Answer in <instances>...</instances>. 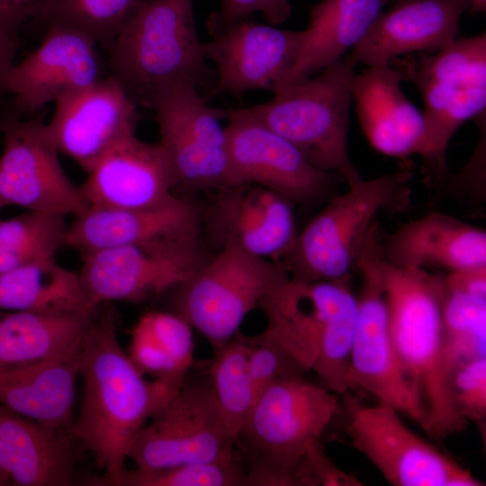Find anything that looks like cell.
I'll return each instance as SVG.
<instances>
[{
  "label": "cell",
  "instance_id": "1",
  "mask_svg": "<svg viewBox=\"0 0 486 486\" xmlns=\"http://www.w3.org/2000/svg\"><path fill=\"white\" fill-rule=\"evenodd\" d=\"M106 304L98 314L93 311L85 334L82 404L68 432L104 472L103 482L118 486L137 435L183 384L148 380L140 373L120 345L115 313Z\"/></svg>",
  "mask_w": 486,
  "mask_h": 486
},
{
  "label": "cell",
  "instance_id": "37",
  "mask_svg": "<svg viewBox=\"0 0 486 486\" xmlns=\"http://www.w3.org/2000/svg\"><path fill=\"white\" fill-rule=\"evenodd\" d=\"M118 486H248L236 444L219 458L158 470H125Z\"/></svg>",
  "mask_w": 486,
  "mask_h": 486
},
{
  "label": "cell",
  "instance_id": "47",
  "mask_svg": "<svg viewBox=\"0 0 486 486\" xmlns=\"http://www.w3.org/2000/svg\"><path fill=\"white\" fill-rule=\"evenodd\" d=\"M2 208H4V206H3V203H2V201H1V197H0V210H1Z\"/></svg>",
  "mask_w": 486,
  "mask_h": 486
},
{
  "label": "cell",
  "instance_id": "22",
  "mask_svg": "<svg viewBox=\"0 0 486 486\" xmlns=\"http://www.w3.org/2000/svg\"><path fill=\"white\" fill-rule=\"evenodd\" d=\"M382 250L394 266L449 273L486 265V232L447 213L430 212L382 238Z\"/></svg>",
  "mask_w": 486,
  "mask_h": 486
},
{
  "label": "cell",
  "instance_id": "14",
  "mask_svg": "<svg viewBox=\"0 0 486 486\" xmlns=\"http://www.w3.org/2000/svg\"><path fill=\"white\" fill-rule=\"evenodd\" d=\"M43 122L0 112L3 150L0 197L3 206L15 205L41 213L78 215L88 205L62 167L59 152L47 138Z\"/></svg>",
  "mask_w": 486,
  "mask_h": 486
},
{
  "label": "cell",
  "instance_id": "45",
  "mask_svg": "<svg viewBox=\"0 0 486 486\" xmlns=\"http://www.w3.org/2000/svg\"><path fill=\"white\" fill-rule=\"evenodd\" d=\"M12 485L7 474L0 468V486Z\"/></svg>",
  "mask_w": 486,
  "mask_h": 486
},
{
  "label": "cell",
  "instance_id": "3",
  "mask_svg": "<svg viewBox=\"0 0 486 486\" xmlns=\"http://www.w3.org/2000/svg\"><path fill=\"white\" fill-rule=\"evenodd\" d=\"M349 276L328 281L288 279L260 304L265 331L305 371L338 395L346 376L356 325V295Z\"/></svg>",
  "mask_w": 486,
  "mask_h": 486
},
{
  "label": "cell",
  "instance_id": "15",
  "mask_svg": "<svg viewBox=\"0 0 486 486\" xmlns=\"http://www.w3.org/2000/svg\"><path fill=\"white\" fill-rule=\"evenodd\" d=\"M40 44L11 67L4 95L11 96L6 113L22 118L46 104L79 91L102 76L97 44L83 32L49 25Z\"/></svg>",
  "mask_w": 486,
  "mask_h": 486
},
{
  "label": "cell",
  "instance_id": "24",
  "mask_svg": "<svg viewBox=\"0 0 486 486\" xmlns=\"http://www.w3.org/2000/svg\"><path fill=\"white\" fill-rule=\"evenodd\" d=\"M76 463V440L0 403V468L12 485H70Z\"/></svg>",
  "mask_w": 486,
  "mask_h": 486
},
{
  "label": "cell",
  "instance_id": "33",
  "mask_svg": "<svg viewBox=\"0 0 486 486\" xmlns=\"http://www.w3.org/2000/svg\"><path fill=\"white\" fill-rule=\"evenodd\" d=\"M62 215L27 212L0 220V274L32 263L54 259L65 246Z\"/></svg>",
  "mask_w": 486,
  "mask_h": 486
},
{
  "label": "cell",
  "instance_id": "26",
  "mask_svg": "<svg viewBox=\"0 0 486 486\" xmlns=\"http://www.w3.org/2000/svg\"><path fill=\"white\" fill-rule=\"evenodd\" d=\"M392 0H323L309 12L296 61L274 88L322 70L365 36Z\"/></svg>",
  "mask_w": 486,
  "mask_h": 486
},
{
  "label": "cell",
  "instance_id": "43",
  "mask_svg": "<svg viewBox=\"0 0 486 486\" xmlns=\"http://www.w3.org/2000/svg\"><path fill=\"white\" fill-rule=\"evenodd\" d=\"M17 38L0 30V100L4 95L6 76L14 65Z\"/></svg>",
  "mask_w": 486,
  "mask_h": 486
},
{
  "label": "cell",
  "instance_id": "25",
  "mask_svg": "<svg viewBox=\"0 0 486 486\" xmlns=\"http://www.w3.org/2000/svg\"><path fill=\"white\" fill-rule=\"evenodd\" d=\"M80 354L81 349L40 364L0 369V403L41 425L68 432Z\"/></svg>",
  "mask_w": 486,
  "mask_h": 486
},
{
  "label": "cell",
  "instance_id": "41",
  "mask_svg": "<svg viewBox=\"0 0 486 486\" xmlns=\"http://www.w3.org/2000/svg\"><path fill=\"white\" fill-rule=\"evenodd\" d=\"M446 291L486 299V265L461 268L443 275Z\"/></svg>",
  "mask_w": 486,
  "mask_h": 486
},
{
  "label": "cell",
  "instance_id": "35",
  "mask_svg": "<svg viewBox=\"0 0 486 486\" xmlns=\"http://www.w3.org/2000/svg\"><path fill=\"white\" fill-rule=\"evenodd\" d=\"M435 55L397 58L402 80H434L458 86L486 85V34L455 39ZM396 59V58H395ZM391 64V63H390Z\"/></svg>",
  "mask_w": 486,
  "mask_h": 486
},
{
  "label": "cell",
  "instance_id": "23",
  "mask_svg": "<svg viewBox=\"0 0 486 486\" xmlns=\"http://www.w3.org/2000/svg\"><path fill=\"white\" fill-rule=\"evenodd\" d=\"M190 232H202L201 212L176 195L165 204L147 209L88 207L67 227L65 246L85 255Z\"/></svg>",
  "mask_w": 486,
  "mask_h": 486
},
{
  "label": "cell",
  "instance_id": "29",
  "mask_svg": "<svg viewBox=\"0 0 486 486\" xmlns=\"http://www.w3.org/2000/svg\"><path fill=\"white\" fill-rule=\"evenodd\" d=\"M193 328L173 311H150L135 324L129 356L144 375L182 385L194 363Z\"/></svg>",
  "mask_w": 486,
  "mask_h": 486
},
{
  "label": "cell",
  "instance_id": "28",
  "mask_svg": "<svg viewBox=\"0 0 486 486\" xmlns=\"http://www.w3.org/2000/svg\"><path fill=\"white\" fill-rule=\"evenodd\" d=\"M0 311L91 312L78 273L61 266L55 258L1 274Z\"/></svg>",
  "mask_w": 486,
  "mask_h": 486
},
{
  "label": "cell",
  "instance_id": "18",
  "mask_svg": "<svg viewBox=\"0 0 486 486\" xmlns=\"http://www.w3.org/2000/svg\"><path fill=\"white\" fill-rule=\"evenodd\" d=\"M201 212L202 231L218 249L236 248L279 261L292 244L293 203L269 189L239 184L213 192Z\"/></svg>",
  "mask_w": 486,
  "mask_h": 486
},
{
  "label": "cell",
  "instance_id": "42",
  "mask_svg": "<svg viewBox=\"0 0 486 486\" xmlns=\"http://www.w3.org/2000/svg\"><path fill=\"white\" fill-rule=\"evenodd\" d=\"M44 0H0V30L17 38L22 25L34 18Z\"/></svg>",
  "mask_w": 486,
  "mask_h": 486
},
{
  "label": "cell",
  "instance_id": "30",
  "mask_svg": "<svg viewBox=\"0 0 486 486\" xmlns=\"http://www.w3.org/2000/svg\"><path fill=\"white\" fill-rule=\"evenodd\" d=\"M141 104L154 111L158 127L227 149L225 127L220 122L226 119L227 110L208 106L194 84L183 81L168 85L149 94Z\"/></svg>",
  "mask_w": 486,
  "mask_h": 486
},
{
  "label": "cell",
  "instance_id": "9",
  "mask_svg": "<svg viewBox=\"0 0 486 486\" xmlns=\"http://www.w3.org/2000/svg\"><path fill=\"white\" fill-rule=\"evenodd\" d=\"M79 281L88 310L114 301L140 302L188 279L211 256L202 232L158 237L81 255Z\"/></svg>",
  "mask_w": 486,
  "mask_h": 486
},
{
  "label": "cell",
  "instance_id": "13",
  "mask_svg": "<svg viewBox=\"0 0 486 486\" xmlns=\"http://www.w3.org/2000/svg\"><path fill=\"white\" fill-rule=\"evenodd\" d=\"M226 119L234 185L257 184L301 205L316 204L335 194L338 175L311 165L248 108L227 111Z\"/></svg>",
  "mask_w": 486,
  "mask_h": 486
},
{
  "label": "cell",
  "instance_id": "32",
  "mask_svg": "<svg viewBox=\"0 0 486 486\" xmlns=\"http://www.w3.org/2000/svg\"><path fill=\"white\" fill-rule=\"evenodd\" d=\"M158 143L168 158L176 186L214 192L234 185L227 149L210 146L167 127H158Z\"/></svg>",
  "mask_w": 486,
  "mask_h": 486
},
{
  "label": "cell",
  "instance_id": "6",
  "mask_svg": "<svg viewBox=\"0 0 486 486\" xmlns=\"http://www.w3.org/2000/svg\"><path fill=\"white\" fill-rule=\"evenodd\" d=\"M412 170L404 166L347 185L335 194L297 235L280 262L290 279L328 281L349 276L382 211L405 212L411 202Z\"/></svg>",
  "mask_w": 486,
  "mask_h": 486
},
{
  "label": "cell",
  "instance_id": "4",
  "mask_svg": "<svg viewBox=\"0 0 486 486\" xmlns=\"http://www.w3.org/2000/svg\"><path fill=\"white\" fill-rule=\"evenodd\" d=\"M340 410L338 394L294 376L264 389L236 440L248 486H301V469Z\"/></svg>",
  "mask_w": 486,
  "mask_h": 486
},
{
  "label": "cell",
  "instance_id": "34",
  "mask_svg": "<svg viewBox=\"0 0 486 486\" xmlns=\"http://www.w3.org/2000/svg\"><path fill=\"white\" fill-rule=\"evenodd\" d=\"M209 374L222 418L236 441L256 398L248 366L247 336L239 331L217 350Z\"/></svg>",
  "mask_w": 486,
  "mask_h": 486
},
{
  "label": "cell",
  "instance_id": "21",
  "mask_svg": "<svg viewBox=\"0 0 486 486\" xmlns=\"http://www.w3.org/2000/svg\"><path fill=\"white\" fill-rule=\"evenodd\" d=\"M401 81L390 64L369 66L355 74L352 98L371 146L385 156L406 159L418 154L426 122L423 112L403 93Z\"/></svg>",
  "mask_w": 486,
  "mask_h": 486
},
{
  "label": "cell",
  "instance_id": "46",
  "mask_svg": "<svg viewBox=\"0 0 486 486\" xmlns=\"http://www.w3.org/2000/svg\"><path fill=\"white\" fill-rule=\"evenodd\" d=\"M407 1H412V0H397V3L407 2Z\"/></svg>",
  "mask_w": 486,
  "mask_h": 486
},
{
  "label": "cell",
  "instance_id": "8",
  "mask_svg": "<svg viewBox=\"0 0 486 486\" xmlns=\"http://www.w3.org/2000/svg\"><path fill=\"white\" fill-rule=\"evenodd\" d=\"M283 265L236 248H221L172 292V311L201 333L215 352L240 331L246 317L289 279Z\"/></svg>",
  "mask_w": 486,
  "mask_h": 486
},
{
  "label": "cell",
  "instance_id": "11",
  "mask_svg": "<svg viewBox=\"0 0 486 486\" xmlns=\"http://www.w3.org/2000/svg\"><path fill=\"white\" fill-rule=\"evenodd\" d=\"M345 434L394 486H481L464 466L404 424L394 408L346 398Z\"/></svg>",
  "mask_w": 486,
  "mask_h": 486
},
{
  "label": "cell",
  "instance_id": "40",
  "mask_svg": "<svg viewBox=\"0 0 486 486\" xmlns=\"http://www.w3.org/2000/svg\"><path fill=\"white\" fill-rule=\"evenodd\" d=\"M220 10L209 18L208 27L223 26L260 13L270 25L285 22L292 13L289 0H220Z\"/></svg>",
  "mask_w": 486,
  "mask_h": 486
},
{
  "label": "cell",
  "instance_id": "36",
  "mask_svg": "<svg viewBox=\"0 0 486 486\" xmlns=\"http://www.w3.org/2000/svg\"><path fill=\"white\" fill-rule=\"evenodd\" d=\"M145 0H44L34 19L77 30L109 48Z\"/></svg>",
  "mask_w": 486,
  "mask_h": 486
},
{
  "label": "cell",
  "instance_id": "17",
  "mask_svg": "<svg viewBox=\"0 0 486 486\" xmlns=\"http://www.w3.org/2000/svg\"><path fill=\"white\" fill-rule=\"evenodd\" d=\"M54 104L44 132L86 173L115 142L135 133L138 102L112 74Z\"/></svg>",
  "mask_w": 486,
  "mask_h": 486
},
{
  "label": "cell",
  "instance_id": "20",
  "mask_svg": "<svg viewBox=\"0 0 486 486\" xmlns=\"http://www.w3.org/2000/svg\"><path fill=\"white\" fill-rule=\"evenodd\" d=\"M467 0H412L382 12L348 59L355 65L389 64L403 55L438 51L456 39Z\"/></svg>",
  "mask_w": 486,
  "mask_h": 486
},
{
  "label": "cell",
  "instance_id": "16",
  "mask_svg": "<svg viewBox=\"0 0 486 486\" xmlns=\"http://www.w3.org/2000/svg\"><path fill=\"white\" fill-rule=\"evenodd\" d=\"M208 29L212 40L203 43V53L215 66L216 82L206 101L224 94L273 92L296 61L302 36V31L246 19Z\"/></svg>",
  "mask_w": 486,
  "mask_h": 486
},
{
  "label": "cell",
  "instance_id": "10",
  "mask_svg": "<svg viewBox=\"0 0 486 486\" xmlns=\"http://www.w3.org/2000/svg\"><path fill=\"white\" fill-rule=\"evenodd\" d=\"M382 239L375 224L354 266L360 274L361 287L356 295V325L346 382L349 389L368 392L424 429L425 409L400 367L390 335L380 269Z\"/></svg>",
  "mask_w": 486,
  "mask_h": 486
},
{
  "label": "cell",
  "instance_id": "2",
  "mask_svg": "<svg viewBox=\"0 0 486 486\" xmlns=\"http://www.w3.org/2000/svg\"><path fill=\"white\" fill-rule=\"evenodd\" d=\"M380 269L389 330L400 367L427 415L425 432L446 437L468 424L456 411L441 367L443 275L389 263Z\"/></svg>",
  "mask_w": 486,
  "mask_h": 486
},
{
  "label": "cell",
  "instance_id": "31",
  "mask_svg": "<svg viewBox=\"0 0 486 486\" xmlns=\"http://www.w3.org/2000/svg\"><path fill=\"white\" fill-rule=\"evenodd\" d=\"M485 356L486 299L445 289L441 367L449 392L451 377L461 364Z\"/></svg>",
  "mask_w": 486,
  "mask_h": 486
},
{
  "label": "cell",
  "instance_id": "27",
  "mask_svg": "<svg viewBox=\"0 0 486 486\" xmlns=\"http://www.w3.org/2000/svg\"><path fill=\"white\" fill-rule=\"evenodd\" d=\"M93 312L0 311V369L78 352Z\"/></svg>",
  "mask_w": 486,
  "mask_h": 486
},
{
  "label": "cell",
  "instance_id": "38",
  "mask_svg": "<svg viewBox=\"0 0 486 486\" xmlns=\"http://www.w3.org/2000/svg\"><path fill=\"white\" fill-rule=\"evenodd\" d=\"M248 366L256 396L269 385L305 371L287 351L265 330L247 337Z\"/></svg>",
  "mask_w": 486,
  "mask_h": 486
},
{
  "label": "cell",
  "instance_id": "5",
  "mask_svg": "<svg viewBox=\"0 0 486 486\" xmlns=\"http://www.w3.org/2000/svg\"><path fill=\"white\" fill-rule=\"evenodd\" d=\"M195 24L193 0H145L114 38L108 67L138 103L177 82L213 88Z\"/></svg>",
  "mask_w": 486,
  "mask_h": 486
},
{
  "label": "cell",
  "instance_id": "12",
  "mask_svg": "<svg viewBox=\"0 0 486 486\" xmlns=\"http://www.w3.org/2000/svg\"><path fill=\"white\" fill-rule=\"evenodd\" d=\"M210 379L185 382L134 439L129 459L158 470L215 460L233 447Z\"/></svg>",
  "mask_w": 486,
  "mask_h": 486
},
{
  "label": "cell",
  "instance_id": "39",
  "mask_svg": "<svg viewBox=\"0 0 486 486\" xmlns=\"http://www.w3.org/2000/svg\"><path fill=\"white\" fill-rule=\"evenodd\" d=\"M450 392L458 414L481 426L486 418V356L461 364L450 380Z\"/></svg>",
  "mask_w": 486,
  "mask_h": 486
},
{
  "label": "cell",
  "instance_id": "19",
  "mask_svg": "<svg viewBox=\"0 0 486 486\" xmlns=\"http://www.w3.org/2000/svg\"><path fill=\"white\" fill-rule=\"evenodd\" d=\"M176 187L160 144L148 143L131 133L99 158L79 189L88 207L147 209L172 200Z\"/></svg>",
  "mask_w": 486,
  "mask_h": 486
},
{
  "label": "cell",
  "instance_id": "7",
  "mask_svg": "<svg viewBox=\"0 0 486 486\" xmlns=\"http://www.w3.org/2000/svg\"><path fill=\"white\" fill-rule=\"evenodd\" d=\"M355 67L341 58L320 75L280 86L272 100L248 108L311 165L338 175L347 185L363 178L347 147Z\"/></svg>",
  "mask_w": 486,
  "mask_h": 486
},
{
  "label": "cell",
  "instance_id": "44",
  "mask_svg": "<svg viewBox=\"0 0 486 486\" xmlns=\"http://www.w3.org/2000/svg\"><path fill=\"white\" fill-rule=\"evenodd\" d=\"M469 8L474 12H485L486 0H467Z\"/></svg>",
  "mask_w": 486,
  "mask_h": 486
}]
</instances>
